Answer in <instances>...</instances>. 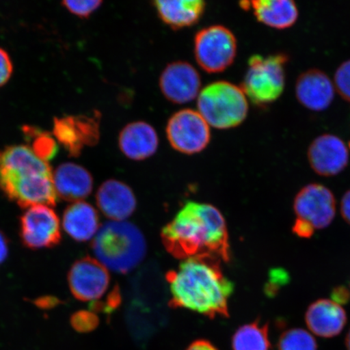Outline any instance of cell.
<instances>
[{"label": "cell", "instance_id": "39", "mask_svg": "<svg viewBox=\"0 0 350 350\" xmlns=\"http://www.w3.org/2000/svg\"><path fill=\"white\" fill-rule=\"evenodd\" d=\"M345 347H347V350H350V329L347 336V338H345Z\"/></svg>", "mask_w": 350, "mask_h": 350}, {"label": "cell", "instance_id": "6", "mask_svg": "<svg viewBox=\"0 0 350 350\" xmlns=\"http://www.w3.org/2000/svg\"><path fill=\"white\" fill-rule=\"evenodd\" d=\"M0 191L22 208L55 206L53 172H22L0 174Z\"/></svg>", "mask_w": 350, "mask_h": 350}, {"label": "cell", "instance_id": "10", "mask_svg": "<svg viewBox=\"0 0 350 350\" xmlns=\"http://www.w3.org/2000/svg\"><path fill=\"white\" fill-rule=\"evenodd\" d=\"M294 210L297 219L308 222L314 230L325 229L335 217V197L326 187L312 183L297 194Z\"/></svg>", "mask_w": 350, "mask_h": 350}, {"label": "cell", "instance_id": "17", "mask_svg": "<svg viewBox=\"0 0 350 350\" xmlns=\"http://www.w3.org/2000/svg\"><path fill=\"white\" fill-rule=\"evenodd\" d=\"M53 183L57 196L71 202L87 198L94 188V178L89 170L73 163L59 165L53 172Z\"/></svg>", "mask_w": 350, "mask_h": 350}, {"label": "cell", "instance_id": "23", "mask_svg": "<svg viewBox=\"0 0 350 350\" xmlns=\"http://www.w3.org/2000/svg\"><path fill=\"white\" fill-rule=\"evenodd\" d=\"M53 135L57 142L67 150L70 157L81 156L85 146L73 116L55 118Z\"/></svg>", "mask_w": 350, "mask_h": 350}, {"label": "cell", "instance_id": "20", "mask_svg": "<svg viewBox=\"0 0 350 350\" xmlns=\"http://www.w3.org/2000/svg\"><path fill=\"white\" fill-rule=\"evenodd\" d=\"M63 227L68 235L77 242H87L99 229L97 210L89 203L78 201L68 205L63 215Z\"/></svg>", "mask_w": 350, "mask_h": 350}, {"label": "cell", "instance_id": "26", "mask_svg": "<svg viewBox=\"0 0 350 350\" xmlns=\"http://www.w3.org/2000/svg\"><path fill=\"white\" fill-rule=\"evenodd\" d=\"M74 119L84 146H96L100 139V113L95 111L93 115L77 116Z\"/></svg>", "mask_w": 350, "mask_h": 350}, {"label": "cell", "instance_id": "31", "mask_svg": "<svg viewBox=\"0 0 350 350\" xmlns=\"http://www.w3.org/2000/svg\"><path fill=\"white\" fill-rule=\"evenodd\" d=\"M13 72V64L8 52L0 47V87L10 81Z\"/></svg>", "mask_w": 350, "mask_h": 350}, {"label": "cell", "instance_id": "24", "mask_svg": "<svg viewBox=\"0 0 350 350\" xmlns=\"http://www.w3.org/2000/svg\"><path fill=\"white\" fill-rule=\"evenodd\" d=\"M22 131L26 141L31 143L29 146L38 159L46 163L55 159L59 152V146L53 135L37 126L29 125H25Z\"/></svg>", "mask_w": 350, "mask_h": 350}, {"label": "cell", "instance_id": "27", "mask_svg": "<svg viewBox=\"0 0 350 350\" xmlns=\"http://www.w3.org/2000/svg\"><path fill=\"white\" fill-rule=\"evenodd\" d=\"M70 323L73 329L79 334H88L98 327L99 319L92 310H82L72 314Z\"/></svg>", "mask_w": 350, "mask_h": 350}, {"label": "cell", "instance_id": "5", "mask_svg": "<svg viewBox=\"0 0 350 350\" xmlns=\"http://www.w3.org/2000/svg\"><path fill=\"white\" fill-rule=\"evenodd\" d=\"M288 60V55L283 53L251 57L240 87L252 103L258 107H265L281 97L286 85L284 66Z\"/></svg>", "mask_w": 350, "mask_h": 350}, {"label": "cell", "instance_id": "38", "mask_svg": "<svg viewBox=\"0 0 350 350\" xmlns=\"http://www.w3.org/2000/svg\"><path fill=\"white\" fill-rule=\"evenodd\" d=\"M186 350H218L207 340H197L192 342Z\"/></svg>", "mask_w": 350, "mask_h": 350}, {"label": "cell", "instance_id": "29", "mask_svg": "<svg viewBox=\"0 0 350 350\" xmlns=\"http://www.w3.org/2000/svg\"><path fill=\"white\" fill-rule=\"evenodd\" d=\"M334 84L340 97L350 103V59L345 61L336 69Z\"/></svg>", "mask_w": 350, "mask_h": 350}, {"label": "cell", "instance_id": "15", "mask_svg": "<svg viewBox=\"0 0 350 350\" xmlns=\"http://www.w3.org/2000/svg\"><path fill=\"white\" fill-rule=\"evenodd\" d=\"M310 332L323 338H332L342 332L347 316L342 306L328 299H319L310 304L305 316Z\"/></svg>", "mask_w": 350, "mask_h": 350}, {"label": "cell", "instance_id": "2", "mask_svg": "<svg viewBox=\"0 0 350 350\" xmlns=\"http://www.w3.org/2000/svg\"><path fill=\"white\" fill-rule=\"evenodd\" d=\"M220 262L210 257L190 258L167 273L170 308L188 309L211 319L228 317L234 284L223 274Z\"/></svg>", "mask_w": 350, "mask_h": 350}, {"label": "cell", "instance_id": "21", "mask_svg": "<svg viewBox=\"0 0 350 350\" xmlns=\"http://www.w3.org/2000/svg\"><path fill=\"white\" fill-rule=\"evenodd\" d=\"M251 4L256 19L271 28H290L299 18L296 3L291 0H256Z\"/></svg>", "mask_w": 350, "mask_h": 350}, {"label": "cell", "instance_id": "30", "mask_svg": "<svg viewBox=\"0 0 350 350\" xmlns=\"http://www.w3.org/2000/svg\"><path fill=\"white\" fill-rule=\"evenodd\" d=\"M120 303V291L119 287L116 286L113 288L111 293H109L106 301H94L92 303L90 308L92 312L95 313L103 312L109 314L118 308Z\"/></svg>", "mask_w": 350, "mask_h": 350}, {"label": "cell", "instance_id": "19", "mask_svg": "<svg viewBox=\"0 0 350 350\" xmlns=\"http://www.w3.org/2000/svg\"><path fill=\"white\" fill-rule=\"evenodd\" d=\"M153 5L160 19L174 30L196 25L206 8L202 0H157Z\"/></svg>", "mask_w": 350, "mask_h": 350}, {"label": "cell", "instance_id": "36", "mask_svg": "<svg viewBox=\"0 0 350 350\" xmlns=\"http://www.w3.org/2000/svg\"><path fill=\"white\" fill-rule=\"evenodd\" d=\"M10 254V241L5 234L0 230V265L7 260Z\"/></svg>", "mask_w": 350, "mask_h": 350}, {"label": "cell", "instance_id": "1", "mask_svg": "<svg viewBox=\"0 0 350 350\" xmlns=\"http://www.w3.org/2000/svg\"><path fill=\"white\" fill-rule=\"evenodd\" d=\"M161 239L166 251L179 260L194 257L230 260L225 219L210 204L187 202L164 227Z\"/></svg>", "mask_w": 350, "mask_h": 350}, {"label": "cell", "instance_id": "8", "mask_svg": "<svg viewBox=\"0 0 350 350\" xmlns=\"http://www.w3.org/2000/svg\"><path fill=\"white\" fill-rule=\"evenodd\" d=\"M165 131L174 150L188 155L202 152L211 139L208 122L198 111L191 109L174 113L166 125Z\"/></svg>", "mask_w": 350, "mask_h": 350}, {"label": "cell", "instance_id": "12", "mask_svg": "<svg viewBox=\"0 0 350 350\" xmlns=\"http://www.w3.org/2000/svg\"><path fill=\"white\" fill-rule=\"evenodd\" d=\"M159 86L164 97L174 104H185L198 98L200 76L196 69L185 61L168 64L161 72Z\"/></svg>", "mask_w": 350, "mask_h": 350}, {"label": "cell", "instance_id": "13", "mask_svg": "<svg viewBox=\"0 0 350 350\" xmlns=\"http://www.w3.org/2000/svg\"><path fill=\"white\" fill-rule=\"evenodd\" d=\"M308 160L314 172L323 177L338 175L349 163L347 144L332 134L319 135L308 148Z\"/></svg>", "mask_w": 350, "mask_h": 350}, {"label": "cell", "instance_id": "11", "mask_svg": "<svg viewBox=\"0 0 350 350\" xmlns=\"http://www.w3.org/2000/svg\"><path fill=\"white\" fill-rule=\"evenodd\" d=\"M68 282L76 299L94 301L107 291L109 274L102 262L86 256L74 262L68 274Z\"/></svg>", "mask_w": 350, "mask_h": 350}, {"label": "cell", "instance_id": "18", "mask_svg": "<svg viewBox=\"0 0 350 350\" xmlns=\"http://www.w3.org/2000/svg\"><path fill=\"white\" fill-rule=\"evenodd\" d=\"M159 139L153 126L144 121L126 125L119 135V147L124 156L133 161H142L154 155Z\"/></svg>", "mask_w": 350, "mask_h": 350}, {"label": "cell", "instance_id": "32", "mask_svg": "<svg viewBox=\"0 0 350 350\" xmlns=\"http://www.w3.org/2000/svg\"><path fill=\"white\" fill-rule=\"evenodd\" d=\"M288 279L287 275L284 271L273 270L270 275V282L266 286V294L270 296L275 295L279 288L286 283Z\"/></svg>", "mask_w": 350, "mask_h": 350}, {"label": "cell", "instance_id": "37", "mask_svg": "<svg viewBox=\"0 0 350 350\" xmlns=\"http://www.w3.org/2000/svg\"><path fill=\"white\" fill-rule=\"evenodd\" d=\"M340 213L344 220L350 226V190L345 192L341 200Z\"/></svg>", "mask_w": 350, "mask_h": 350}, {"label": "cell", "instance_id": "7", "mask_svg": "<svg viewBox=\"0 0 350 350\" xmlns=\"http://www.w3.org/2000/svg\"><path fill=\"white\" fill-rule=\"evenodd\" d=\"M194 51L196 62L204 71L222 72L234 63L237 54V40L225 26H209L196 33Z\"/></svg>", "mask_w": 350, "mask_h": 350}, {"label": "cell", "instance_id": "25", "mask_svg": "<svg viewBox=\"0 0 350 350\" xmlns=\"http://www.w3.org/2000/svg\"><path fill=\"white\" fill-rule=\"evenodd\" d=\"M278 350H317L314 336L301 328H293L284 332L278 343Z\"/></svg>", "mask_w": 350, "mask_h": 350}, {"label": "cell", "instance_id": "35", "mask_svg": "<svg viewBox=\"0 0 350 350\" xmlns=\"http://www.w3.org/2000/svg\"><path fill=\"white\" fill-rule=\"evenodd\" d=\"M349 292L344 286L336 287L332 293V301L338 304H345L349 299Z\"/></svg>", "mask_w": 350, "mask_h": 350}, {"label": "cell", "instance_id": "14", "mask_svg": "<svg viewBox=\"0 0 350 350\" xmlns=\"http://www.w3.org/2000/svg\"><path fill=\"white\" fill-rule=\"evenodd\" d=\"M335 91L334 81L319 69L308 70L297 79L296 98L310 111H325L334 102Z\"/></svg>", "mask_w": 350, "mask_h": 350}, {"label": "cell", "instance_id": "16", "mask_svg": "<svg viewBox=\"0 0 350 350\" xmlns=\"http://www.w3.org/2000/svg\"><path fill=\"white\" fill-rule=\"evenodd\" d=\"M96 200L100 211L112 221L125 220L137 208L133 190L116 179H109L100 186Z\"/></svg>", "mask_w": 350, "mask_h": 350}, {"label": "cell", "instance_id": "9", "mask_svg": "<svg viewBox=\"0 0 350 350\" xmlns=\"http://www.w3.org/2000/svg\"><path fill=\"white\" fill-rule=\"evenodd\" d=\"M20 238L24 246L31 250L58 246L62 233L55 210L46 205L26 209L20 217Z\"/></svg>", "mask_w": 350, "mask_h": 350}, {"label": "cell", "instance_id": "28", "mask_svg": "<svg viewBox=\"0 0 350 350\" xmlns=\"http://www.w3.org/2000/svg\"><path fill=\"white\" fill-rule=\"evenodd\" d=\"M63 6L72 14L80 18L85 19L93 14L95 11L102 5L103 1L100 0H65L62 2Z\"/></svg>", "mask_w": 350, "mask_h": 350}, {"label": "cell", "instance_id": "4", "mask_svg": "<svg viewBox=\"0 0 350 350\" xmlns=\"http://www.w3.org/2000/svg\"><path fill=\"white\" fill-rule=\"evenodd\" d=\"M197 107L209 126L221 130L242 124L249 109L242 88L228 81L213 82L205 87L198 96Z\"/></svg>", "mask_w": 350, "mask_h": 350}, {"label": "cell", "instance_id": "3", "mask_svg": "<svg viewBox=\"0 0 350 350\" xmlns=\"http://www.w3.org/2000/svg\"><path fill=\"white\" fill-rule=\"evenodd\" d=\"M98 261L113 272L125 274L141 264L146 254L142 231L124 221L107 222L92 244Z\"/></svg>", "mask_w": 350, "mask_h": 350}, {"label": "cell", "instance_id": "34", "mask_svg": "<svg viewBox=\"0 0 350 350\" xmlns=\"http://www.w3.org/2000/svg\"><path fill=\"white\" fill-rule=\"evenodd\" d=\"M32 303L39 309L51 310L56 308L62 301L58 297L54 296H42L34 299Z\"/></svg>", "mask_w": 350, "mask_h": 350}, {"label": "cell", "instance_id": "22", "mask_svg": "<svg viewBox=\"0 0 350 350\" xmlns=\"http://www.w3.org/2000/svg\"><path fill=\"white\" fill-rule=\"evenodd\" d=\"M268 323L260 325V319L241 326L232 338L233 350H270Z\"/></svg>", "mask_w": 350, "mask_h": 350}, {"label": "cell", "instance_id": "33", "mask_svg": "<svg viewBox=\"0 0 350 350\" xmlns=\"http://www.w3.org/2000/svg\"><path fill=\"white\" fill-rule=\"evenodd\" d=\"M293 233L303 239H310L314 233V230L312 226L300 219H296L294 226H293Z\"/></svg>", "mask_w": 350, "mask_h": 350}]
</instances>
